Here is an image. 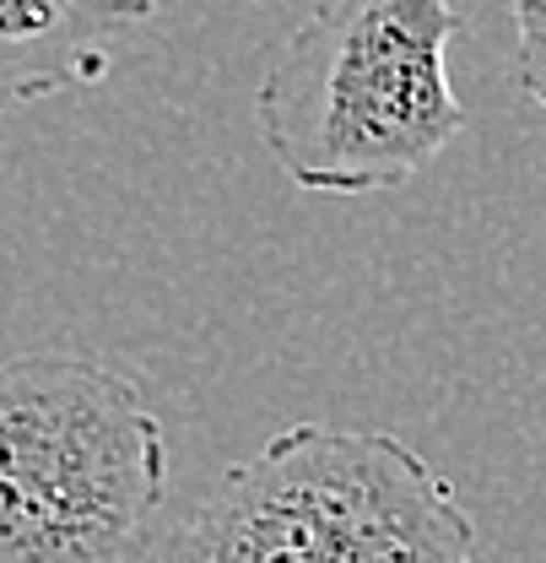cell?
<instances>
[{
    "instance_id": "6da1fadb",
    "label": "cell",
    "mask_w": 546,
    "mask_h": 563,
    "mask_svg": "<svg viewBox=\"0 0 546 563\" xmlns=\"http://www.w3.org/2000/svg\"><path fill=\"white\" fill-rule=\"evenodd\" d=\"M455 33V0H325L260 70L255 120L276 168L320 196L411 185L466 131Z\"/></svg>"
},
{
    "instance_id": "7a4b0ae2",
    "label": "cell",
    "mask_w": 546,
    "mask_h": 563,
    "mask_svg": "<svg viewBox=\"0 0 546 563\" xmlns=\"http://www.w3.org/2000/svg\"><path fill=\"white\" fill-rule=\"evenodd\" d=\"M146 563H477V520L406 439L292 422Z\"/></svg>"
},
{
    "instance_id": "3957f363",
    "label": "cell",
    "mask_w": 546,
    "mask_h": 563,
    "mask_svg": "<svg viewBox=\"0 0 546 563\" xmlns=\"http://www.w3.org/2000/svg\"><path fill=\"white\" fill-rule=\"evenodd\" d=\"M168 439L136 374L87 352L0 363V563H146Z\"/></svg>"
},
{
    "instance_id": "277c9868",
    "label": "cell",
    "mask_w": 546,
    "mask_h": 563,
    "mask_svg": "<svg viewBox=\"0 0 546 563\" xmlns=\"http://www.w3.org/2000/svg\"><path fill=\"white\" fill-rule=\"evenodd\" d=\"M157 0H0V109L98 87Z\"/></svg>"
},
{
    "instance_id": "5b68a950",
    "label": "cell",
    "mask_w": 546,
    "mask_h": 563,
    "mask_svg": "<svg viewBox=\"0 0 546 563\" xmlns=\"http://www.w3.org/2000/svg\"><path fill=\"white\" fill-rule=\"evenodd\" d=\"M514 11V70L520 87L546 109V0H509Z\"/></svg>"
}]
</instances>
